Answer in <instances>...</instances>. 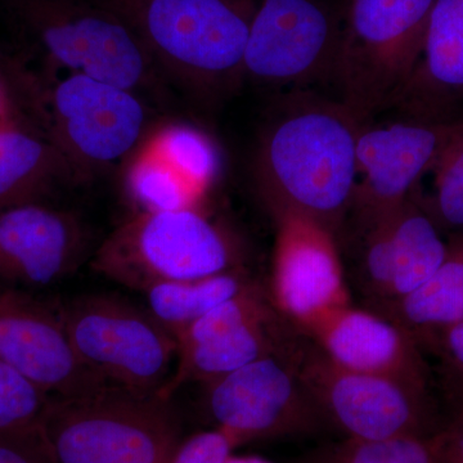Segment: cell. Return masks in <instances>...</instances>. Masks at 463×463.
<instances>
[{
  "label": "cell",
  "mask_w": 463,
  "mask_h": 463,
  "mask_svg": "<svg viewBox=\"0 0 463 463\" xmlns=\"http://www.w3.org/2000/svg\"><path fill=\"white\" fill-rule=\"evenodd\" d=\"M289 325L269 292L252 283L176 337L175 367L161 394L174 398L185 383L205 385L264 356L279 354L297 334Z\"/></svg>",
  "instance_id": "30bf717a"
},
{
  "label": "cell",
  "mask_w": 463,
  "mask_h": 463,
  "mask_svg": "<svg viewBox=\"0 0 463 463\" xmlns=\"http://www.w3.org/2000/svg\"><path fill=\"white\" fill-rule=\"evenodd\" d=\"M90 236L80 219L45 203L0 210V282L42 288L83 263Z\"/></svg>",
  "instance_id": "2e32d148"
},
{
  "label": "cell",
  "mask_w": 463,
  "mask_h": 463,
  "mask_svg": "<svg viewBox=\"0 0 463 463\" xmlns=\"http://www.w3.org/2000/svg\"><path fill=\"white\" fill-rule=\"evenodd\" d=\"M394 279L389 298L410 294L437 272L449 252L440 228L428 212L417 191L392 214ZM383 301V300H381Z\"/></svg>",
  "instance_id": "44dd1931"
},
{
  "label": "cell",
  "mask_w": 463,
  "mask_h": 463,
  "mask_svg": "<svg viewBox=\"0 0 463 463\" xmlns=\"http://www.w3.org/2000/svg\"><path fill=\"white\" fill-rule=\"evenodd\" d=\"M438 437L440 463H463V408L458 419Z\"/></svg>",
  "instance_id": "4dcf8cb0"
},
{
  "label": "cell",
  "mask_w": 463,
  "mask_h": 463,
  "mask_svg": "<svg viewBox=\"0 0 463 463\" xmlns=\"http://www.w3.org/2000/svg\"><path fill=\"white\" fill-rule=\"evenodd\" d=\"M286 355L321 411L346 438L383 440L430 434L428 389L334 364L297 330ZM437 434V432H435Z\"/></svg>",
  "instance_id": "9c48e42d"
},
{
  "label": "cell",
  "mask_w": 463,
  "mask_h": 463,
  "mask_svg": "<svg viewBox=\"0 0 463 463\" xmlns=\"http://www.w3.org/2000/svg\"><path fill=\"white\" fill-rule=\"evenodd\" d=\"M41 431L56 463H169L183 440L173 398L112 383L52 395Z\"/></svg>",
  "instance_id": "3957f363"
},
{
  "label": "cell",
  "mask_w": 463,
  "mask_h": 463,
  "mask_svg": "<svg viewBox=\"0 0 463 463\" xmlns=\"http://www.w3.org/2000/svg\"><path fill=\"white\" fill-rule=\"evenodd\" d=\"M83 184L44 132L7 120L0 124V210L45 203L63 187Z\"/></svg>",
  "instance_id": "d6986e66"
},
{
  "label": "cell",
  "mask_w": 463,
  "mask_h": 463,
  "mask_svg": "<svg viewBox=\"0 0 463 463\" xmlns=\"http://www.w3.org/2000/svg\"><path fill=\"white\" fill-rule=\"evenodd\" d=\"M437 0H346L330 81L362 121L392 109L410 81Z\"/></svg>",
  "instance_id": "5b68a950"
},
{
  "label": "cell",
  "mask_w": 463,
  "mask_h": 463,
  "mask_svg": "<svg viewBox=\"0 0 463 463\" xmlns=\"http://www.w3.org/2000/svg\"><path fill=\"white\" fill-rule=\"evenodd\" d=\"M7 120V103H5V94L0 90V124Z\"/></svg>",
  "instance_id": "836d02e7"
},
{
  "label": "cell",
  "mask_w": 463,
  "mask_h": 463,
  "mask_svg": "<svg viewBox=\"0 0 463 463\" xmlns=\"http://www.w3.org/2000/svg\"><path fill=\"white\" fill-rule=\"evenodd\" d=\"M0 359L51 395L84 394L106 383L79 362L58 306L2 282Z\"/></svg>",
  "instance_id": "9a60e30c"
},
{
  "label": "cell",
  "mask_w": 463,
  "mask_h": 463,
  "mask_svg": "<svg viewBox=\"0 0 463 463\" xmlns=\"http://www.w3.org/2000/svg\"><path fill=\"white\" fill-rule=\"evenodd\" d=\"M203 389L207 416L236 447L261 439L309 435L326 422L286 347L279 354L210 381Z\"/></svg>",
  "instance_id": "8fae6325"
},
{
  "label": "cell",
  "mask_w": 463,
  "mask_h": 463,
  "mask_svg": "<svg viewBox=\"0 0 463 463\" xmlns=\"http://www.w3.org/2000/svg\"><path fill=\"white\" fill-rule=\"evenodd\" d=\"M254 282L241 267L203 279L157 283L143 294L148 312L176 341L192 323Z\"/></svg>",
  "instance_id": "7402d4cb"
},
{
  "label": "cell",
  "mask_w": 463,
  "mask_h": 463,
  "mask_svg": "<svg viewBox=\"0 0 463 463\" xmlns=\"http://www.w3.org/2000/svg\"><path fill=\"white\" fill-rule=\"evenodd\" d=\"M435 194L423 203L440 230L463 231V137L435 166Z\"/></svg>",
  "instance_id": "4316f807"
},
{
  "label": "cell",
  "mask_w": 463,
  "mask_h": 463,
  "mask_svg": "<svg viewBox=\"0 0 463 463\" xmlns=\"http://www.w3.org/2000/svg\"><path fill=\"white\" fill-rule=\"evenodd\" d=\"M462 137L463 121L446 118L364 124L356 146L361 181L346 222L361 228L394 212Z\"/></svg>",
  "instance_id": "7c38bea8"
},
{
  "label": "cell",
  "mask_w": 463,
  "mask_h": 463,
  "mask_svg": "<svg viewBox=\"0 0 463 463\" xmlns=\"http://www.w3.org/2000/svg\"><path fill=\"white\" fill-rule=\"evenodd\" d=\"M236 444L224 432L213 429L183 439L169 463H223Z\"/></svg>",
  "instance_id": "f1b7e54d"
},
{
  "label": "cell",
  "mask_w": 463,
  "mask_h": 463,
  "mask_svg": "<svg viewBox=\"0 0 463 463\" xmlns=\"http://www.w3.org/2000/svg\"><path fill=\"white\" fill-rule=\"evenodd\" d=\"M51 394L0 359V435L41 430Z\"/></svg>",
  "instance_id": "d4e9b609"
},
{
  "label": "cell",
  "mask_w": 463,
  "mask_h": 463,
  "mask_svg": "<svg viewBox=\"0 0 463 463\" xmlns=\"http://www.w3.org/2000/svg\"><path fill=\"white\" fill-rule=\"evenodd\" d=\"M223 463H272L267 459L255 456H233L231 455Z\"/></svg>",
  "instance_id": "d6a6232c"
},
{
  "label": "cell",
  "mask_w": 463,
  "mask_h": 463,
  "mask_svg": "<svg viewBox=\"0 0 463 463\" xmlns=\"http://www.w3.org/2000/svg\"><path fill=\"white\" fill-rule=\"evenodd\" d=\"M0 463H56L42 431L0 435Z\"/></svg>",
  "instance_id": "f546056e"
},
{
  "label": "cell",
  "mask_w": 463,
  "mask_h": 463,
  "mask_svg": "<svg viewBox=\"0 0 463 463\" xmlns=\"http://www.w3.org/2000/svg\"><path fill=\"white\" fill-rule=\"evenodd\" d=\"M240 257L233 237L197 207L139 210L102 241L91 269L143 294L157 283L236 269Z\"/></svg>",
  "instance_id": "8992f818"
},
{
  "label": "cell",
  "mask_w": 463,
  "mask_h": 463,
  "mask_svg": "<svg viewBox=\"0 0 463 463\" xmlns=\"http://www.w3.org/2000/svg\"><path fill=\"white\" fill-rule=\"evenodd\" d=\"M272 281L273 306L295 328L316 317L349 306L336 236L315 219L277 212Z\"/></svg>",
  "instance_id": "5bb4252c"
},
{
  "label": "cell",
  "mask_w": 463,
  "mask_h": 463,
  "mask_svg": "<svg viewBox=\"0 0 463 463\" xmlns=\"http://www.w3.org/2000/svg\"><path fill=\"white\" fill-rule=\"evenodd\" d=\"M196 185L163 160L141 161L129 176V190L143 212L196 207Z\"/></svg>",
  "instance_id": "484cf974"
},
{
  "label": "cell",
  "mask_w": 463,
  "mask_h": 463,
  "mask_svg": "<svg viewBox=\"0 0 463 463\" xmlns=\"http://www.w3.org/2000/svg\"><path fill=\"white\" fill-rule=\"evenodd\" d=\"M14 14L48 66L118 85L154 108H165L172 88L132 27L96 0H11Z\"/></svg>",
  "instance_id": "277c9868"
},
{
  "label": "cell",
  "mask_w": 463,
  "mask_h": 463,
  "mask_svg": "<svg viewBox=\"0 0 463 463\" xmlns=\"http://www.w3.org/2000/svg\"><path fill=\"white\" fill-rule=\"evenodd\" d=\"M334 364L428 389L429 368L410 332L373 312L349 306L328 310L297 328Z\"/></svg>",
  "instance_id": "e0dca14e"
},
{
  "label": "cell",
  "mask_w": 463,
  "mask_h": 463,
  "mask_svg": "<svg viewBox=\"0 0 463 463\" xmlns=\"http://www.w3.org/2000/svg\"><path fill=\"white\" fill-rule=\"evenodd\" d=\"M259 138L254 178L270 214L298 213L335 236L352 209L364 124L341 100L298 94L283 103Z\"/></svg>",
  "instance_id": "6da1fadb"
},
{
  "label": "cell",
  "mask_w": 463,
  "mask_h": 463,
  "mask_svg": "<svg viewBox=\"0 0 463 463\" xmlns=\"http://www.w3.org/2000/svg\"><path fill=\"white\" fill-rule=\"evenodd\" d=\"M370 309L410 332L419 343L463 321V237L453 241L444 263L404 297L376 301Z\"/></svg>",
  "instance_id": "ffe728a7"
},
{
  "label": "cell",
  "mask_w": 463,
  "mask_h": 463,
  "mask_svg": "<svg viewBox=\"0 0 463 463\" xmlns=\"http://www.w3.org/2000/svg\"><path fill=\"white\" fill-rule=\"evenodd\" d=\"M339 41L340 14L326 0H258L243 80L276 88L330 80Z\"/></svg>",
  "instance_id": "4fadbf2b"
},
{
  "label": "cell",
  "mask_w": 463,
  "mask_h": 463,
  "mask_svg": "<svg viewBox=\"0 0 463 463\" xmlns=\"http://www.w3.org/2000/svg\"><path fill=\"white\" fill-rule=\"evenodd\" d=\"M58 307L72 349L90 373L123 388H165L176 341L147 307L116 294L83 295Z\"/></svg>",
  "instance_id": "ba28073f"
},
{
  "label": "cell",
  "mask_w": 463,
  "mask_h": 463,
  "mask_svg": "<svg viewBox=\"0 0 463 463\" xmlns=\"http://www.w3.org/2000/svg\"><path fill=\"white\" fill-rule=\"evenodd\" d=\"M42 112L44 133L88 183L142 147L156 111L118 85L66 74L45 88Z\"/></svg>",
  "instance_id": "52a82bcc"
},
{
  "label": "cell",
  "mask_w": 463,
  "mask_h": 463,
  "mask_svg": "<svg viewBox=\"0 0 463 463\" xmlns=\"http://www.w3.org/2000/svg\"><path fill=\"white\" fill-rule=\"evenodd\" d=\"M438 434L383 440L346 438L319 450L304 463H440Z\"/></svg>",
  "instance_id": "603a6c76"
},
{
  "label": "cell",
  "mask_w": 463,
  "mask_h": 463,
  "mask_svg": "<svg viewBox=\"0 0 463 463\" xmlns=\"http://www.w3.org/2000/svg\"><path fill=\"white\" fill-rule=\"evenodd\" d=\"M463 99V0H437L421 56L392 108L411 118H446Z\"/></svg>",
  "instance_id": "ac0fdd59"
},
{
  "label": "cell",
  "mask_w": 463,
  "mask_h": 463,
  "mask_svg": "<svg viewBox=\"0 0 463 463\" xmlns=\"http://www.w3.org/2000/svg\"><path fill=\"white\" fill-rule=\"evenodd\" d=\"M164 158L197 188H203L216 173V154L203 134L184 127L170 128L163 134Z\"/></svg>",
  "instance_id": "83f0119b"
},
{
  "label": "cell",
  "mask_w": 463,
  "mask_h": 463,
  "mask_svg": "<svg viewBox=\"0 0 463 463\" xmlns=\"http://www.w3.org/2000/svg\"><path fill=\"white\" fill-rule=\"evenodd\" d=\"M392 214L383 216L373 223L354 228L361 243L359 255V289L371 303L386 300L394 279V240Z\"/></svg>",
  "instance_id": "cb8c5ba5"
},
{
  "label": "cell",
  "mask_w": 463,
  "mask_h": 463,
  "mask_svg": "<svg viewBox=\"0 0 463 463\" xmlns=\"http://www.w3.org/2000/svg\"><path fill=\"white\" fill-rule=\"evenodd\" d=\"M444 355L463 374V321L435 335Z\"/></svg>",
  "instance_id": "1f68e13d"
},
{
  "label": "cell",
  "mask_w": 463,
  "mask_h": 463,
  "mask_svg": "<svg viewBox=\"0 0 463 463\" xmlns=\"http://www.w3.org/2000/svg\"><path fill=\"white\" fill-rule=\"evenodd\" d=\"M123 18L170 88L201 97L243 80L258 0H96Z\"/></svg>",
  "instance_id": "7a4b0ae2"
}]
</instances>
